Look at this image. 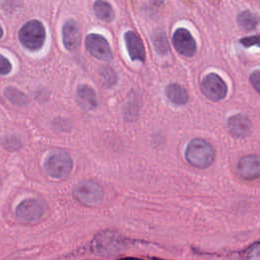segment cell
I'll list each match as a JSON object with an SVG mask.
<instances>
[{
    "instance_id": "obj_1",
    "label": "cell",
    "mask_w": 260,
    "mask_h": 260,
    "mask_svg": "<svg viewBox=\"0 0 260 260\" xmlns=\"http://www.w3.org/2000/svg\"><path fill=\"white\" fill-rule=\"evenodd\" d=\"M215 152L212 145L201 138L192 139L185 150L187 161L198 169H206L214 160Z\"/></svg>"
},
{
    "instance_id": "obj_2",
    "label": "cell",
    "mask_w": 260,
    "mask_h": 260,
    "mask_svg": "<svg viewBox=\"0 0 260 260\" xmlns=\"http://www.w3.org/2000/svg\"><path fill=\"white\" fill-rule=\"evenodd\" d=\"M18 39L24 48L31 51L39 50L46 39V30L43 23L36 19L27 21L19 29Z\"/></svg>"
},
{
    "instance_id": "obj_3",
    "label": "cell",
    "mask_w": 260,
    "mask_h": 260,
    "mask_svg": "<svg viewBox=\"0 0 260 260\" xmlns=\"http://www.w3.org/2000/svg\"><path fill=\"white\" fill-rule=\"evenodd\" d=\"M44 167L51 177L64 179L69 176L72 170V159L66 151L55 150L46 157Z\"/></svg>"
},
{
    "instance_id": "obj_4",
    "label": "cell",
    "mask_w": 260,
    "mask_h": 260,
    "mask_svg": "<svg viewBox=\"0 0 260 260\" xmlns=\"http://www.w3.org/2000/svg\"><path fill=\"white\" fill-rule=\"evenodd\" d=\"M73 195L81 204L93 206L101 202L103 198V189L95 182L84 181L74 188Z\"/></svg>"
},
{
    "instance_id": "obj_5",
    "label": "cell",
    "mask_w": 260,
    "mask_h": 260,
    "mask_svg": "<svg viewBox=\"0 0 260 260\" xmlns=\"http://www.w3.org/2000/svg\"><path fill=\"white\" fill-rule=\"evenodd\" d=\"M201 91L208 100L217 102L225 98L228 87L221 77L215 73H209L201 81Z\"/></svg>"
},
{
    "instance_id": "obj_6",
    "label": "cell",
    "mask_w": 260,
    "mask_h": 260,
    "mask_svg": "<svg viewBox=\"0 0 260 260\" xmlns=\"http://www.w3.org/2000/svg\"><path fill=\"white\" fill-rule=\"evenodd\" d=\"M46 205L38 199H26L16 207V216L23 221H37L45 213Z\"/></svg>"
},
{
    "instance_id": "obj_7",
    "label": "cell",
    "mask_w": 260,
    "mask_h": 260,
    "mask_svg": "<svg viewBox=\"0 0 260 260\" xmlns=\"http://www.w3.org/2000/svg\"><path fill=\"white\" fill-rule=\"evenodd\" d=\"M85 46L88 52L100 60L110 61L113 57L109 43L101 35L89 34L85 39Z\"/></svg>"
},
{
    "instance_id": "obj_8",
    "label": "cell",
    "mask_w": 260,
    "mask_h": 260,
    "mask_svg": "<svg viewBox=\"0 0 260 260\" xmlns=\"http://www.w3.org/2000/svg\"><path fill=\"white\" fill-rule=\"evenodd\" d=\"M173 45L183 56L192 57L196 53V42L186 28L180 27L175 30L173 35Z\"/></svg>"
},
{
    "instance_id": "obj_9",
    "label": "cell",
    "mask_w": 260,
    "mask_h": 260,
    "mask_svg": "<svg viewBox=\"0 0 260 260\" xmlns=\"http://www.w3.org/2000/svg\"><path fill=\"white\" fill-rule=\"evenodd\" d=\"M239 176L246 180H254L260 177V156L256 154L245 155L237 165Z\"/></svg>"
},
{
    "instance_id": "obj_10",
    "label": "cell",
    "mask_w": 260,
    "mask_h": 260,
    "mask_svg": "<svg viewBox=\"0 0 260 260\" xmlns=\"http://www.w3.org/2000/svg\"><path fill=\"white\" fill-rule=\"evenodd\" d=\"M62 38H63V44L65 48L69 51H75L81 41V35L80 29L76 21L74 20H67L63 24L62 28Z\"/></svg>"
},
{
    "instance_id": "obj_11",
    "label": "cell",
    "mask_w": 260,
    "mask_h": 260,
    "mask_svg": "<svg viewBox=\"0 0 260 260\" xmlns=\"http://www.w3.org/2000/svg\"><path fill=\"white\" fill-rule=\"evenodd\" d=\"M124 39L130 58L133 61L143 62L145 59V51L143 43L139 36L132 30H128L125 32Z\"/></svg>"
},
{
    "instance_id": "obj_12",
    "label": "cell",
    "mask_w": 260,
    "mask_h": 260,
    "mask_svg": "<svg viewBox=\"0 0 260 260\" xmlns=\"http://www.w3.org/2000/svg\"><path fill=\"white\" fill-rule=\"evenodd\" d=\"M228 129L235 137H246L251 130V121L244 114L233 115L228 119Z\"/></svg>"
},
{
    "instance_id": "obj_13",
    "label": "cell",
    "mask_w": 260,
    "mask_h": 260,
    "mask_svg": "<svg viewBox=\"0 0 260 260\" xmlns=\"http://www.w3.org/2000/svg\"><path fill=\"white\" fill-rule=\"evenodd\" d=\"M78 103L85 110H92L98 106V99L94 90L85 84H81L77 87Z\"/></svg>"
},
{
    "instance_id": "obj_14",
    "label": "cell",
    "mask_w": 260,
    "mask_h": 260,
    "mask_svg": "<svg viewBox=\"0 0 260 260\" xmlns=\"http://www.w3.org/2000/svg\"><path fill=\"white\" fill-rule=\"evenodd\" d=\"M166 95L171 103L177 106H183L188 103L186 89L177 83H170L166 87Z\"/></svg>"
},
{
    "instance_id": "obj_15",
    "label": "cell",
    "mask_w": 260,
    "mask_h": 260,
    "mask_svg": "<svg viewBox=\"0 0 260 260\" xmlns=\"http://www.w3.org/2000/svg\"><path fill=\"white\" fill-rule=\"evenodd\" d=\"M121 242H119V239L117 236H113L112 234H109L108 236L106 235H101L96 239V244L95 247L100 253H112L113 251H118L121 247Z\"/></svg>"
},
{
    "instance_id": "obj_16",
    "label": "cell",
    "mask_w": 260,
    "mask_h": 260,
    "mask_svg": "<svg viewBox=\"0 0 260 260\" xmlns=\"http://www.w3.org/2000/svg\"><path fill=\"white\" fill-rule=\"evenodd\" d=\"M237 21L241 28L249 31L255 29L258 26L260 22V17L250 10H244L238 14Z\"/></svg>"
},
{
    "instance_id": "obj_17",
    "label": "cell",
    "mask_w": 260,
    "mask_h": 260,
    "mask_svg": "<svg viewBox=\"0 0 260 260\" xmlns=\"http://www.w3.org/2000/svg\"><path fill=\"white\" fill-rule=\"evenodd\" d=\"M93 11L98 18L103 21H112L114 19V10L112 5L106 0H95L93 3Z\"/></svg>"
},
{
    "instance_id": "obj_18",
    "label": "cell",
    "mask_w": 260,
    "mask_h": 260,
    "mask_svg": "<svg viewBox=\"0 0 260 260\" xmlns=\"http://www.w3.org/2000/svg\"><path fill=\"white\" fill-rule=\"evenodd\" d=\"M4 94L10 103L16 106H25L27 104L26 95L14 87H7L4 91Z\"/></svg>"
},
{
    "instance_id": "obj_19",
    "label": "cell",
    "mask_w": 260,
    "mask_h": 260,
    "mask_svg": "<svg viewBox=\"0 0 260 260\" xmlns=\"http://www.w3.org/2000/svg\"><path fill=\"white\" fill-rule=\"evenodd\" d=\"M100 77L103 85L106 87H111L117 82L116 72L110 67H103L100 70Z\"/></svg>"
},
{
    "instance_id": "obj_20",
    "label": "cell",
    "mask_w": 260,
    "mask_h": 260,
    "mask_svg": "<svg viewBox=\"0 0 260 260\" xmlns=\"http://www.w3.org/2000/svg\"><path fill=\"white\" fill-rule=\"evenodd\" d=\"M2 145L7 150H17L21 147V140L18 136L7 135L2 140Z\"/></svg>"
},
{
    "instance_id": "obj_21",
    "label": "cell",
    "mask_w": 260,
    "mask_h": 260,
    "mask_svg": "<svg viewBox=\"0 0 260 260\" xmlns=\"http://www.w3.org/2000/svg\"><path fill=\"white\" fill-rule=\"evenodd\" d=\"M153 44L159 54H166L169 50L167 39L162 32H157L153 36Z\"/></svg>"
},
{
    "instance_id": "obj_22",
    "label": "cell",
    "mask_w": 260,
    "mask_h": 260,
    "mask_svg": "<svg viewBox=\"0 0 260 260\" xmlns=\"http://www.w3.org/2000/svg\"><path fill=\"white\" fill-rule=\"evenodd\" d=\"M240 43H241L245 48H249V47H252V46L260 47V35L242 38V39L240 40Z\"/></svg>"
},
{
    "instance_id": "obj_23",
    "label": "cell",
    "mask_w": 260,
    "mask_h": 260,
    "mask_svg": "<svg viewBox=\"0 0 260 260\" xmlns=\"http://www.w3.org/2000/svg\"><path fill=\"white\" fill-rule=\"evenodd\" d=\"M245 257L248 259H260V243L252 245L245 253Z\"/></svg>"
},
{
    "instance_id": "obj_24",
    "label": "cell",
    "mask_w": 260,
    "mask_h": 260,
    "mask_svg": "<svg viewBox=\"0 0 260 260\" xmlns=\"http://www.w3.org/2000/svg\"><path fill=\"white\" fill-rule=\"evenodd\" d=\"M11 69H12V66L9 60L0 54V74L6 75L11 71Z\"/></svg>"
},
{
    "instance_id": "obj_25",
    "label": "cell",
    "mask_w": 260,
    "mask_h": 260,
    "mask_svg": "<svg viewBox=\"0 0 260 260\" xmlns=\"http://www.w3.org/2000/svg\"><path fill=\"white\" fill-rule=\"evenodd\" d=\"M250 82L254 89L260 94V70H255L251 73Z\"/></svg>"
},
{
    "instance_id": "obj_26",
    "label": "cell",
    "mask_w": 260,
    "mask_h": 260,
    "mask_svg": "<svg viewBox=\"0 0 260 260\" xmlns=\"http://www.w3.org/2000/svg\"><path fill=\"white\" fill-rule=\"evenodd\" d=\"M3 37V29H2V27L0 26V39Z\"/></svg>"
},
{
    "instance_id": "obj_27",
    "label": "cell",
    "mask_w": 260,
    "mask_h": 260,
    "mask_svg": "<svg viewBox=\"0 0 260 260\" xmlns=\"http://www.w3.org/2000/svg\"><path fill=\"white\" fill-rule=\"evenodd\" d=\"M0 187H1V178H0Z\"/></svg>"
}]
</instances>
